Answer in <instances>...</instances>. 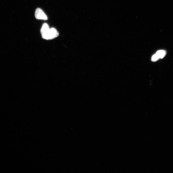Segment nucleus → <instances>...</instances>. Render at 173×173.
<instances>
[{
    "label": "nucleus",
    "instance_id": "obj_1",
    "mask_svg": "<svg viewBox=\"0 0 173 173\" xmlns=\"http://www.w3.org/2000/svg\"><path fill=\"white\" fill-rule=\"evenodd\" d=\"M59 35V34L57 30L54 28H52L47 32L42 35V36L43 39L50 40L57 38Z\"/></svg>",
    "mask_w": 173,
    "mask_h": 173
},
{
    "label": "nucleus",
    "instance_id": "obj_2",
    "mask_svg": "<svg viewBox=\"0 0 173 173\" xmlns=\"http://www.w3.org/2000/svg\"><path fill=\"white\" fill-rule=\"evenodd\" d=\"M35 17L37 19L46 20L48 19L47 15L42 9L37 8L36 9L35 14Z\"/></svg>",
    "mask_w": 173,
    "mask_h": 173
},
{
    "label": "nucleus",
    "instance_id": "obj_3",
    "mask_svg": "<svg viewBox=\"0 0 173 173\" xmlns=\"http://www.w3.org/2000/svg\"><path fill=\"white\" fill-rule=\"evenodd\" d=\"M50 29L47 24L44 23L43 24L41 30L42 35L47 32Z\"/></svg>",
    "mask_w": 173,
    "mask_h": 173
},
{
    "label": "nucleus",
    "instance_id": "obj_4",
    "mask_svg": "<svg viewBox=\"0 0 173 173\" xmlns=\"http://www.w3.org/2000/svg\"><path fill=\"white\" fill-rule=\"evenodd\" d=\"M156 54L158 55L160 59H162L165 56L166 52L165 50H160L157 51Z\"/></svg>",
    "mask_w": 173,
    "mask_h": 173
},
{
    "label": "nucleus",
    "instance_id": "obj_5",
    "mask_svg": "<svg viewBox=\"0 0 173 173\" xmlns=\"http://www.w3.org/2000/svg\"><path fill=\"white\" fill-rule=\"evenodd\" d=\"M160 58L158 57V55L156 54L154 55L152 57V59H151V60L153 62H156Z\"/></svg>",
    "mask_w": 173,
    "mask_h": 173
}]
</instances>
